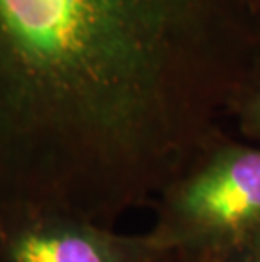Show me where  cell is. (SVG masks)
Instances as JSON below:
<instances>
[{
  "label": "cell",
  "instance_id": "6da1fadb",
  "mask_svg": "<svg viewBox=\"0 0 260 262\" xmlns=\"http://www.w3.org/2000/svg\"><path fill=\"white\" fill-rule=\"evenodd\" d=\"M252 17L247 0H0V203L119 205Z\"/></svg>",
  "mask_w": 260,
  "mask_h": 262
},
{
  "label": "cell",
  "instance_id": "7a4b0ae2",
  "mask_svg": "<svg viewBox=\"0 0 260 262\" xmlns=\"http://www.w3.org/2000/svg\"><path fill=\"white\" fill-rule=\"evenodd\" d=\"M181 230L213 247L260 252V149H223L174 196Z\"/></svg>",
  "mask_w": 260,
  "mask_h": 262
},
{
  "label": "cell",
  "instance_id": "3957f363",
  "mask_svg": "<svg viewBox=\"0 0 260 262\" xmlns=\"http://www.w3.org/2000/svg\"><path fill=\"white\" fill-rule=\"evenodd\" d=\"M164 238L124 237L80 215L0 203V262H152Z\"/></svg>",
  "mask_w": 260,
  "mask_h": 262
},
{
  "label": "cell",
  "instance_id": "277c9868",
  "mask_svg": "<svg viewBox=\"0 0 260 262\" xmlns=\"http://www.w3.org/2000/svg\"><path fill=\"white\" fill-rule=\"evenodd\" d=\"M245 117H247V125L260 136V88L252 95V98L248 100L245 107Z\"/></svg>",
  "mask_w": 260,
  "mask_h": 262
},
{
  "label": "cell",
  "instance_id": "5b68a950",
  "mask_svg": "<svg viewBox=\"0 0 260 262\" xmlns=\"http://www.w3.org/2000/svg\"><path fill=\"white\" fill-rule=\"evenodd\" d=\"M247 4H248V7H250V10H252L253 17L260 19V0H247Z\"/></svg>",
  "mask_w": 260,
  "mask_h": 262
},
{
  "label": "cell",
  "instance_id": "8992f818",
  "mask_svg": "<svg viewBox=\"0 0 260 262\" xmlns=\"http://www.w3.org/2000/svg\"><path fill=\"white\" fill-rule=\"evenodd\" d=\"M237 262H260V252H247L240 260Z\"/></svg>",
  "mask_w": 260,
  "mask_h": 262
}]
</instances>
